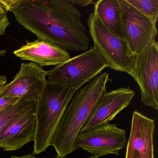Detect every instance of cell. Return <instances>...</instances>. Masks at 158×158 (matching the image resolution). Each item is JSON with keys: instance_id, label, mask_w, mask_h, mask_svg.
<instances>
[{"instance_id": "6da1fadb", "label": "cell", "mask_w": 158, "mask_h": 158, "mask_svg": "<svg viewBox=\"0 0 158 158\" xmlns=\"http://www.w3.org/2000/svg\"><path fill=\"white\" fill-rule=\"evenodd\" d=\"M15 19L38 40L65 51H85L89 39L81 13L68 0H22L12 11Z\"/></svg>"}, {"instance_id": "7a4b0ae2", "label": "cell", "mask_w": 158, "mask_h": 158, "mask_svg": "<svg viewBox=\"0 0 158 158\" xmlns=\"http://www.w3.org/2000/svg\"><path fill=\"white\" fill-rule=\"evenodd\" d=\"M108 73L100 74L77 90L68 104L52 141L57 156L65 157L75 151L77 136L99 98L106 92Z\"/></svg>"}, {"instance_id": "3957f363", "label": "cell", "mask_w": 158, "mask_h": 158, "mask_svg": "<svg viewBox=\"0 0 158 158\" xmlns=\"http://www.w3.org/2000/svg\"><path fill=\"white\" fill-rule=\"evenodd\" d=\"M76 89L47 80L37 101L35 111L36 129L33 155L44 152L52 141L63 115Z\"/></svg>"}, {"instance_id": "277c9868", "label": "cell", "mask_w": 158, "mask_h": 158, "mask_svg": "<svg viewBox=\"0 0 158 158\" xmlns=\"http://www.w3.org/2000/svg\"><path fill=\"white\" fill-rule=\"evenodd\" d=\"M107 67L108 65L105 60L92 47L89 50L48 71V80L77 90L92 81Z\"/></svg>"}, {"instance_id": "5b68a950", "label": "cell", "mask_w": 158, "mask_h": 158, "mask_svg": "<svg viewBox=\"0 0 158 158\" xmlns=\"http://www.w3.org/2000/svg\"><path fill=\"white\" fill-rule=\"evenodd\" d=\"M87 23L93 47L105 60L108 67L132 76L136 57L131 54L126 41L110 32L94 11L89 17Z\"/></svg>"}, {"instance_id": "8992f818", "label": "cell", "mask_w": 158, "mask_h": 158, "mask_svg": "<svg viewBox=\"0 0 158 158\" xmlns=\"http://www.w3.org/2000/svg\"><path fill=\"white\" fill-rule=\"evenodd\" d=\"M118 1L121 8L124 39L131 54L136 57L156 41V24L152 23L127 0Z\"/></svg>"}, {"instance_id": "52a82bcc", "label": "cell", "mask_w": 158, "mask_h": 158, "mask_svg": "<svg viewBox=\"0 0 158 158\" xmlns=\"http://www.w3.org/2000/svg\"><path fill=\"white\" fill-rule=\"evenodd\" d=\"M126 131L116 124L107 123L77 136L76 145L96 158L109 155H119L126 144Z\"/></svg>"}, {"instance_id": "ba28073f", "label": "cell", "mask_w": 158, "mask_h": 158, "mask_svg": "<svg viewBox=\"0 0 158 158\" xmlns=\"http://www.w3.org/2000/svg\"><path fill=\"white\" fill-rule=\"evenodd\" d=\"M139 86L141 101L158 110V43L155 41L136 56L132 76Z\"/></svg>"}, {"instance_id": "9c48e42d", "label": "cell", "mask_w": 158, "mask_h": 158, "mask_svg": "<svg viewBox=\"0 0 158 158\" xmlns=\"http://www.w3.org/2000/svg\"><path fill=\"white\" fill-rule=\"evenodd\" d=\"M48 72L34 63H23L12 81L0 89V98H20L37 102L47 83Z\"/></svg>"}, {"instance_id": "30bf717a", "label": "cell", "mask_w": 158, "mask_h": 158, "mask_svg": "<svg viewBox=\"0 0 158 158\" xmlns=\"http://www.w3.org/2000/svg\"><path fill=\"white\" fill-rule=\"evenodd\" d=\"M135 95V91L129 87L105 92L98 100L80 132L94 129L115 119L129 105Z\"/></svg>"}, {"instance_id": "8fae6325", "label": "cell", "mask_w": 158, "mask_h": 158, "mask_svg": "<svg viewBox=\"0 0 158 158\" xmlns=\"http://www.w3.org/2000/svg\"><path fill=\"white\" fill-rule=\"evenodd\" d=\"M154 128L155 120L134 111L125 158H154Z\"/></svg>"}, {"instance_id": "7c38bea8", "label": "cell", "mask_w": 158, "mask_h": 158, "mask_svg": "<svg viewBox=\"0 0 158 158\" xmlns=\"http://www.w3.org/2000/svg\"><path fill=\"white\" fill-rule=\"evenodd\" d=\"M35 110L17 117L0 132V148L5 151L17 150L34 140Z\"/></svg>"}, {"instance_id": "4fadbf2b", "label": "cell", "mask_w": 158, "mask_h": 158, "mask_svg": "<svg viewBox=\"0 0 158 158\" xmlns=\"http://www.w3.org/2000/svg\"><path fill=\"white\" fill-rule=\"evenodd\" d=\"M13 53L22 60L31 61L41 67L57 66L71 58L67 51L60 47L38 40L27 42Z\"/></svg>"}, {"instance_id": "5bb4252c", "label": "cell", "mask_w": 158, "mask_h": 158, "mask_svg": "<svg viewBox=\"0 0 158 158\" xmlns=\"http://www.w3.org/2000/svg\"><path fill=\"white\" fill-rule=\"evenodd\" d=\"M94 11L102 24L110 32L124 40L122 29L121 8L118 0L96 1Z\"/></svg>"}, {"instance_id": "9a60e30c", "label": "cell", "mask_w": 158, "mask_h": 158, "mask_svg": "<svg viewBox=\"0 0 158 158\" xmlns=\"http://www.w3.org/2000/svg\"><path fill=\"white\" fill-rule=\"evenodd\" d=\"M36 102L21 98L19 101L0 111V132L18 116L36 109Z\"/></svg>"}, {"instance_id": "2e32d148", "label": "cell", "mask_w": 158, "mask_h": 158, "mask_svg": "<svg viewBox=\"0 0 158 158\" xmlns=\"http://www.w3.org/2000/svg\"><path fill=\"white\" fill-rule=\"evenodd\" d=\"M127 2L156 24L158 16V0H127Z\"/></svg>"}, {"instance_id": "e0dca14e", "label": "cell", "mask_w": 158, "mask_h": 158, "mask_svg": "<svg viewBox=\"0 0 158 158\" xmlns=\"http://www.w3.org/2000/svg\"><path fill=\"white\" fill-rule=\"evenodd\" d=\"M22 1V0H1L7 12H11L13 10L16 9L21 4Z\"/></svg>"}, {"instance_id": "ac0fdd59", "label": "cell", "mask_w": 158, "mask_h": 158, "mask_svg": "<svg viewBox=\"0 0 158 158\" xmlns=\"http://www.w3.org/2000/svg\"><path fill=\"white\" fill-rule=\"evenodd\" d=\"M10 20L7 15V13L0 15V37L2 35H5L6 30L10 26Z\"/></svg>"}, {"instance_id": "d6986e66", "label": "cell", "mask_w": 158, "mask_h": 158, "mask_svg": "<svg viewBox=\"0 0 158 158\" xmlns=\"http://www.w3.org/2000/svg\"><path fill=\"white\" fill-rule=\"evenodd\" d=\"M20 98H0V111L19 101Z\"/></svg>"}, {"instance_id": "ffe728a7", "label": "cell", "mask_w": 158, "mask_h": 158, "mask_svg": "<svg viewBox=\"0 0 158 158\" xmlns=\"http://www.w3.org/2000/svg\"><path fill=\"white\" fill-rule=\"evenodd\" d=\"M70 2L73 4H77V5L81 6V7H86L89 5H94L96 3V1L93 0H85V1H69Z\"/></svg>"}, {"instance_id": "44dd1931", "label": "cell", "mask_w": 158, "mask_h": 158, "mask_svg": "<svg viewBox=\"0 0 158 158\" xmlns=\"http://www.w3.org/2000/svg\"><path fill=\"white\" fill-rule=\"evenodd\" d=\"M7 82V77L5 76L0 75V89L6 85Z\"/></svg>"}, {"instance_id": "7402d4cb", "label": "cell", "mask_w": 158, "mask_h": 158, "mask_svg": "<svg viewBox=\"0 0 158 158\" xmlns=\"http://www.w3.org/2000/svg\"><path fill=\"white\" fill-rule=\"evenodd\" d=\"M5 13H7V12L5 11L4 6L0 0V15L4 14Z\"/></svg>"}, {"instance_id": "603a6c76", "label": "cell", "mask_w": 158, "mask_h": 158, "mask_svg": "<svg viewBox=\"0 0 158 158\" xmlns=\"http://www.w3.org/2000/svg\"><path fill=\"white\" fill-rule=\"evenodd\" d=\"M6 53V50H5L0 49V56H5Z\"/></svg>"}]
</instances>
